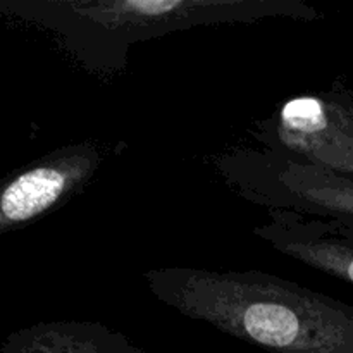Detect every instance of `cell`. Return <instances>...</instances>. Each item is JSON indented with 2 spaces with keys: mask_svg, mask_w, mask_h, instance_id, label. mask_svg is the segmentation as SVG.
<instances>
[{
  "mask_svg": "<svg viewBox=\"0 0 353 353\" xmlns=\"http://www.w3.org/2000/svg\"><path fill=\"white\" fill-rule=\"evenodd\" d=\"M159 302L269 353H353V305L261 271L162 268L143 274Z\"/></svg>",
  "mask_w": 353,
  "mask_h": 353,
  "instance_id": "1",
  "label": "cell"
},
{
  "mask_svg": "<svg viewBox=\"0 0 353 353\" xmlns=\"http://www.w3.org/2000/svg\"><path fill=\"white\" fill-rule=\"evenodd\" d=\"M0 10L43 31L83 71L100 79L126 72L133 45L176 31L271 17H323L302 0H2Z\"/></svg>",
  "mask_w": 353,
  "mask_h": 353,
  "instance_id": "2",
  "label": "cell"
},
{
  "mask_svg": "<svg viewBox=\"0 0 353 353\" xmlns=\"http://www.w3.org/2000/svg\"><path fill=\"white\" fill-rule=\"evenodd\" d=\"M212 165L238 196L264 210L353 219V178L268 148H231Z\"/></svg>",
  "mask_w": 353,
  "mask_h": 353,
  "instance_id": "3",
  "label": "cell"
},
{
  "mask_svg": "<svg viewBox=\"0 0 353 353\" xmlns=\"http://www.w3.org/2000/svg\"><path fill=\"white\" fill-rule=\"evenodd\" d=\"M262 148L353 178V92L302 93L252 130Z\"/></svg>",
  "mask_w": 353,
  "mask_h": 353,
  "instance_id": "4",
  "label": "cell"
},
{
  "mask_svg": "<svg viewBox=\"0 0 353 353\" xmlns=\"http://www.w3.org/2000/svg\"><path fill=\"white\" fill-rule=\"evenodd\" d=\"M103 159L99 141H78L9 176L0 190V233L23 230L68 203L93 181Z\"/></svg>",
  "mask_w": 353,
  "mask_h": 353,
  "instance_id": "5",
  "label": "cell"
},
{
  "mask_svg": "<svg viewBox=\"0 0 353 353\" xmlns=\"http://www.w3.org/2000/svg\"><path fill=\"white\" fill-rule=\"evenodd\" d=\"M254 234L276 252L331 278L353 285V240L338 233L327 217L292 210H265Z\"/></svg>",
  "mask_w": 353,
  "mask_h": 353,
  "instance_id": "6",
  "label": "cell"
},
{
  "mask_svg": "<svg viewBox=\"0 0 353 353\" xmlns=\"http://www.w3.org/2000/svg\"><path fill=\"white\" fill-rule=\"evenodd\" d=\"M0 353H145L121 331L93 321H48L12 331Z\"/></svg>",
  "mask_w": 353,
  "mask_h": 353,
  "instance_id": "7",
  "label": "cell"
},
{
  "mask_svg": "<svg viewBox=\"0 0 353 353\" xmlns=\"http://www.w3.org/2000/svg\"><path fill=\"white\" fill-rule=\"evenodd\" d=\"M331 226L343 236L353 240V219H341V217H327Z\"/></svg>",
  "mask_w": 353,
  "mask_h": 353,
  "instance_id": "8",
  "label": "cell"
}]
</instances>
